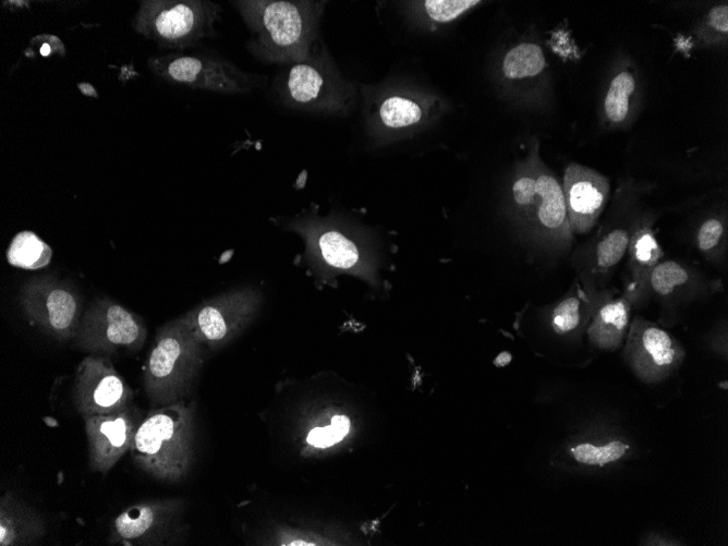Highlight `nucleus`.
Masks as SVG:
<instances>
[{
	"instance_id": "nucleus-1",
	"label": "nucleus",
	"mask_w": 728,
	"mask_h": 546,
	"mask_svg": "<svg viewBox=\"0 0 728 546\" xmlns=\"http://www.w3.org/2000/svg\"><path fill=\"white\" fill-rule=\"evenodd\" d=\"M251 33L247 51L266 64L305 60L320 40L326 1L235 0L231 2Z\"/></svg>"
},
{
	"instance_id": "nucleus-2",
	"label": "nucleus",
	"mask_w": 728,
	"mask_h": 546,
	"mask_svg": "<svg viewBox=\"0 0 728 546\" xmlns=\"http://www.w3.org/2000/svg\"><path fill=\"white\" fill-rule=\"evenodd\" d=\"M278 226L298 234L304 243L302 264L327 281L337 275H354L369 283L377 281L378 258L366 240L335 219L312 211L278 218Z\"/></svg>"
},
{
	"instance_id": "nucleus-3",
	"label": "nucleus",
	"mask_w": 728,
	"mask_h": 546,
	"mask_svg": "<svg viewBox=\"0 0 728 546\" xmlns=\"http://www.w3.org/2000/svg\"><path fill=\"white\" fill-rule=\"evenodd\" d=\"M194 413L184 400L151 409L130 450L136 466L160 481L182 480L193 461Z\"/></svg>"
},
{
	"instance_id": "nucleus-4",
	"label": "nucleus",
	"mask_w": 728,
	"mask_h": 546,
	"mask_svg": "<svg viewBox=\"0 0 728 546\" xmlns=\"http://www.w3.org/2000/svg\"><path fill=\"white\" fill-rule=\"evenodd\" d=\"M271 89L290 109L330 116L349 113L357 97L355 84L341 74L320 40L305 60L282 65Z\"/></svg>"
},
{
	"instance_id": "nucleus-5",
	"label": "nucleus",
	"mask_w": 728,
	"mask_h": 546,
	"mask_svg": "<svg viewBox=\"0 0 728 546\" xmlns=\"http://www.w3.org/2000/svg\"><path fill=\"white\" fill-rule=\"evenodd\" d=\"M205 352L184 315L158 329L143 375L145 392L153 407L184 400L202 368Z\"/></svg>"
},
{
	"instance_id": "nucleus-6",
	"label": "nucleus",
	"mask_w": 728,
	"mask_h": 546,
	"mask_svg": "<svg viewBox=\"0 0 728 546\" xmlns=\"http://www.w3.org/2000/svg\"><path fill=\"white\" fill-rule=\"evenodd\" d=\"M221 7L207 0L142 1L134 29L160 48L183 50L215 36Z\"/></svg>"
},
{
	"instance_id": "nucleus-7",
	"label": "nucleus",
	"mask_w": 728,
	"mask_h": 546,
	"mask_svg": "<svg viewBox=\"0 0 728 546\" xmlns=\"http://www.w3.org/2000/svg\"><path fill=\"white\" fill-rule=\"evenodd\" d=\"M147 65L167 83L223 95L250 94L267 82V76L244 71L216 54L170 52L149 57Z\"/></svg>"
},
{
	"instance_id": "nucleus-8",
	"label": "nucleus",
	"mask_w": 728,
	"mask_h": 546,
	"mask_svg": "<svg viewBox=\"0 0 728 546\" xmlns=\"http://www.w3.org/2000/svg\"><path fill=\"white\" fill-rule=\"evenodd\" d=\"M263 293L258 288H235L203 301L184 317L206 350H218L235 339L257 316Z\"/></svg>"
},
{
	"instance_id": "nucleus-9",
	"label": "nucleus",
	"mask_w": 728,
	"mask_h": 546,
	"mask_svg": "<svg viewBox=\"0 0 728 546\" xmlns=\"http://www.w3.org/2000/svg\"><path fill=\"white\" fill-rule=\"evenodd\" d=\"M147 330L141 316L108 298L95 300L84 312L75 347L93 354L134 353L142 349Z\"/></svg>"
},
{
	"instance_id": "nucleus-10",
	"label": "nucleus",
	"mask_w": 728,
	"mask_h": 546,
	"mask_svg": "<svg viewBox=\"0 0 728 546\" xmlns=\"http://www.w3.org/2000/svg\"><path fill=\"white\" fill-rule=\"evenodd\" d=\"M20 306L27 319L58 341L74 339L82 319L80 293L68 281L39 276L20 292Z\"/></svg>"
},
{
	"instance_id": "nucleus-11",
	"label": "nucleus",
	"mask_w": 728,
	"mask_h": 546,
	"mask_svg": "<svg viewBox=\"0 0 728 546\" xmlns=\"http://www.w3.org/2000/svg\"><path fill=\"white\" fill-rule=\"evenodd\" d=\"M366 92V128L379 144L407 137L432 118V102L409 87L387 85Z\"/></svg>"
},
{
	"instance_id": "nucleus-12",
	"label": "nucleus",
	"mask_w": 728,
	"mask_h": 546,
	"mask_svg": "<svg viewBox=\"0 0 728 546\" xmlns=\"http://www.w3.org/2000/svg\"><path fill=\"white\" fill-rule=\"evenodd\" d=\"M133 391L110 360L98 354L84 357L75 371L73 400L78 413L108 414L131 404Z\"/></svg>"
},
{
	"instance_id": "nucleus-13",
	"label": "nucleus",
	"mask_w": 728,
	"mask_h": 546,
	"mask_svg": "<svg viewBox=\"0 0 728 546\" xmlns=\"http://www.w3.org/2000/svg\"><path fill=\"white\" fill-rule=\"evenodd\" d=\"M181 511V499L133 503L113 519L108 542L124 546L162 545L172 534Z\"/></svg>"
},
{
	"instance_id": "nucleus-14",
	"label": "nucleus",
	"mask_w": 728,
	"mask_h": 546,
	"mask_svg": "<svg viewBox=\"0 0 728 546\" xmlns=\"http://www.w3.org/2000/svg\"><path fill=\"white\" fill-rule=\"evenodd\" d=\"M83 417L89 466L93 471L106 474L131 450L143 420L142 412L131 403L118 412Z\"/></svg>"
},
{
	"instance_id": "nucleus-15",
	"label": "nucleus",
	"mask_w": 728,
	"mask_h": 546,
	"mask_svg": "<svg viewBox=\"0 0 728 546\" xmlns=\"http://www.w3.org/2000/svg\"><path fill=\"white\" fill-rule=\"evenodd\" d=\"M627 343L634 372L647 383L669 376L684 357L683 349L670 333L641 318L632 323Z\"/></svg>"
},
{
	"instance_id": "nucleus-16",
	"label": "nucleus",
	"mask_w": 728,
	"mask_h": 546,
	"mask_svg": "<svg viewBox=\"0 0 728 546\" xmlns=\"http://www.w3.org/2000/svg\"><path fill=\"white\" fill-rule=\"evenodd\" d=\"M562 190L570 229L577 233L589 232L607 204L608 179L594 169L570 163L565 171Z\"/></svg>"
},
{
	"instance_id": "nucleus-17",
	"label": "nucleus",
	"mask_w": 728,
	"mask_h": 546,
	"mask_svg": "<svg viewBox=\"0 0 728 546\" xmlns=\"http://www.w3.org/2000/svg\"><path fill=\"white\" fill-rule=\"evenodd\" d=\"M46 534L40 514L11 492L0 500V545H34Z\"/></svg>"
},
{
	"instance_id": "nucleus-18",
	"label": "nucleus",
	"mask_w": 728,
	"mask_h": 546,
	"mask_svg": "<svg viewBox=\"0 0 728 546\" xmlns=\"http://www.w3.org/2000/svg\"><path fill=\"white\" fill-rule=\"evenodd\" d=\"M526 217L546 234L566 236L571 230L562 186L551 173L537 165L536 196Z\"/></svg>"
},
{
	"instance_id": "nucleus-19",
	"label": "nucleus",
	"mask_w": 728,
	"mask_h": 546,
	"mask_svg": "<svg viewBox=\"0 0 728 546\" xmlns=\"http://www.w3.org/2000/svg\"><path fill=\"white\" fill-rule=\"evenodd\" d=\"M629 314L627 298L611 300L602 305L587 330L592 342L606 350L618 348L628 327Z\"/></svg>"
},
{
	"instance_id": "nucleus-20",
	"label": "nucleus",
	"mask_w": 728,
	"mask_h": 546,
	"mask_svg": "<svg viewBox=\"0 0 728 546\" xmlns=\"http://www.w3.org/2000/svg\"><path fill=\"white\" fill-rule=\"evenodd\" d=\"M52 251L32 231L19 232L11 241L7 259L9 264L23 269H39L51 260Z\"/></svg>"
},
{
	"instance_id": "nucleus-21",
	"label": "nucleus",
	"mask_w": 728,
	"mask_h": 546,
	"mask_svg": "<svg viewBox=\"0 0 728 546\" xmlns=\"http://www.w3.org/2000/svg\"><path fill=\"white\" fill-rule=\"evenodd\" d=\"M546 60L542 48L533 43H522L511 48L502 60V73L507 78L520 80L538 75Z\"/></svg>"
},
{
	"instance_id": "nucleus-22",
	"label": "nucleus",
	"mask_w": 728,
	"mask_h": 546,
	"mask_svg": "<svg viewBox=\"0 0 728 546\" xmlns=\"http://www.w3.org/2000/svg\"><path fill=\"white\" fill-rule=\"evenodd\" d=\"M630 247V270L634 287L644 286L653 267L663 256V251L654 235L648 231H642L632 241Z\"/></svg>"
},
{
	"instance_id": "nucleus-23",
	"label": "nucleus",
	"mask_w": 728,
	"mask_h": 546,
	"mask_svg": "<svg viewBox=\"0 0 728 546\" xmlns=\"http://www.w3.org/2000/svg\"><path fill=\"white\" fill-rule=\"evenodd\" d=\"M634 88L635 82L629 72H621L614 77L604 101L605 112L610 121L619 123L626 119L629 97Z\"/></svg>"
},
{
	"instance_id": "nucleus-24",
	"label": "nucleus",
	"mask_w": 728,
	"mask_h": 546,
	"mask_svg": "<svg viewBox=\"0 0 728 546\" xmlns=\"http://www.w3.org/2000/svg\"><path fill=\"white\" fill-rule=\"evenodd\" d=\"M690 280V272L683 265L666 260L657 263L651 270L647 282L659 295H668Z\"/></svg>"
},
{
	"instance_id": "nucleus-25",
	"label": "nucleus",
	"mask_w": 728,
	"mask_h": 546,
	"mask_svg": "<svg viewBox=\"0 0 728 546\" xmlns=\"http://www.w3.org/2000/svg\"><path fill=\"white\" fill-rule=\"evenodd\" d=\"M426 17L437 24L450 23L476 7V0H426L415 2Z\"/></svg>"
},
{
	"instance_id": "nucleus-26",
	"label": "nucleus",
	"mask_w": 728,
	"mask_h": 546,
	"mask_svg": "<svg viewBox=\"0 0 728 546\" xmlns=\"http://www.w3.org/2000/svg\"><path fill=\"white\" fill-rule=\"evenodd\" d=\"M630 235L624 229H615L605 235L596 246V265L606 271L616 266L626 254Z\"/></svg>"
},
{
	"instance_id": "nucleus-27",
	"label": "nucleus",
	"mask_w": 728,
	"mask_h": 546,
	"mask_svg": "<svg viewBox=\"0 0 728 546\" xmlns=\"http://www.w3.org/2000/svg\"><path fill=\"white\" fill-rule=\"evenodd\" d=\"M627 449V445L614 440L600 447L592 444H580L572 448V453L574 459L580 463L602 466L620 459Z\"/></svg>"
},
{
	"instance_id": "nucleus-28",
	"label": "nucleus",
	"mask_w": 728,
	"mask_h": 546,
	"mask_svg": "<svg viewBox=\"0 0 728 546\" xmlns=\"http://www.w3.org/2000/svg\"><path fill=\"white\" fill-rule=\"evenodd\" d=\"M526 169L518 174L511 187L513 203L525 216L536 196V165L527 166Z\"/></svg>"
},
{
	"instance_id": "nucleus-29",
	"label": "nucleus",
	"mask_w": 728,
	"mask_h": 546,
	"mask_svg": "<svg viewBox=\"0 0 728 546\" xmlns=\"http://www.w3.org/2000/svg\"><path fill=\"white\" fill-rule=\"evenodd\" d=\"M580 320V300L575 296L562 300L554 310L553 327L557 333L570 332L579 326Z\"/></svg>"
},
{
	"instance_id": "nucleus-30",
	"label": "nucleus",
	"mask_w": 728,
	"mask_h": 546,
	"mask_svg": "<svg viewBox=\"0 0 728 546\" xmlns=\"http://www.w3.org/2000/svg\"><path fill=\"white\" fill-rule=\"evenodd\" d=\"M724 226L719 219L711 218L702 223L696 240L697 246L703 253L713 251L720 242Z\"/></svg>"
},
{
	"instance_id": "nucleus-31",
	"label": "nucleus",
	"mask_w": 728,
	"mask_h": 546,
	"mask_svg": "<svg viewBox=\"0 0 728 546\" xmlns=\"http://www.w3.org/2000/svg\"><path fill=\"white\" fill-rule=\"evenodd\" d=\"M342 438L343 436L330 424L329 426L313 428L308 433L306 441L317 448H327Z\"/></svg>"
},
{
	"instance_id": "nucleus-32",
	"label": "nucleus",
	"mask_w": 728,
	"mask_h": 546,
	"mask_svg": "<svg viewBox=\"0 0 728 546\" xmlns=\"http://www.w3.org/2000/svg\"><path fill=\"white\" fill-rule=\"evenodd\" d=\"M708 22L712 27L721 33L728 32V5H717L708 13Z\"/></svg>"
},
{
	"instance_id": "nucleus-33",
	"label": "nucleus",
	"mask_w": 728,
	"mask_h": 546,
	"mask_svg": "<svg viewBox=\"0 0 728 546\" xmlns=\"http://www.w3.org/2000/svg\"><path fill=\"white\" fill-rule=\"evenodd\" d=\"M511 361V354L508 352L500 353L494 361L497 366H505Z\"/></svg>"
}]
</instances>
